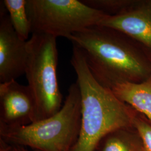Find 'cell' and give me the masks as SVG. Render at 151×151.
<instances>
[{
    "mask_svg": "<svg viewBox=\"0 0 151 151\" xmlns=\"http://www.w3.org/2000/svg\"><path fill=\"white\" fill-rule=\"evenodd\" d=\"M95 151H143L140 135L134 127L115 130L105 135Z\"/></svg>",
    "mask_w": 151,
    "mask_h": 151,
    "instance_id": "30bf717a",
    "label": "cell"
},
{
    "mask_svg": "<svg viewBox=\"0 0 151 151\" xmlns=\"http://www.w3.org/2000/svg\"><path fill=\"white\" fill-rule=\"evenodd\" d=\"M35 120V103L29 87L16 80L0 83V124L24 125Z\"/></svg>",
    "mask_w": 151,
    "mask_h": 151,
    "instance_id": "52a82bcc",
    "label": "cell"
},
{
    "mask_svg": "<svg viewBox=\"0 0 151 151\" xmlns=\"http://www.w3.org/2000/svg\"><path fill=\"white\" fill-rule=\"evenodd\" d=\"M27 10L32 34L67 39L109 16L78 0H27Z\"/></svg>",
    "mask_w": 151,
    "mask_h": 151,
    "instance_id": "5b68a950",
    "label": "cell"
},
{
    "mask_svg": "<svg viewBox=\"0 0 151 151\" xmlns=\"http://www.w3.org/2000/svg\"><path fill=\"white\" fill-rule=\"evenodd\" d=\"M68 39L81 49L92 74L105 88L139 83L151 76V52L124 32L97 25Z\"/></svg>",
    "mask_w": 151,
    "mask_h": 151,
    "instance_id": "6da1fadb",
    "label": "cell"
},
{
    "mask_svg": "<svg viewBox=\"0 0 151 151\" xmlns=\"http://www.w3.org/2000/svg\"><path fill=\"white\" fill-rule=\"evenodd\" d=\"M111 90L120 101L144 115L151 122V76L139 83H118Z\"/></svg>",
    "mask_w": 151,
    "mask_h": 151,
    "instance_id": "9c48e42d",
    "label": "cell"
},
{
    "mask_svg": "<svg viewBox=\"0 0 151 151\" xmlns=\"http://www.w3.org/2000/svg\"></svg>",
    "mask_w": 151,
    "mask_h": 151,
    "instance_id": "9a60e30c",
    "label": "cell"
},
{
    "mask_svg": "<svg viewBox=\"0 0 151 151\" xmlns=\"http://www.w3.org/2000/svg\"><path fill=\"white\" fill-rule=\"evenodd\" d=\"M99 25L124 32L151 52V0H133L124 13L107 16Z\"/></svg>",
    "mask_w": 151,
    "mask_h": 151,
    "instance_id": "ba28073f",
    "label": "cell"
},
{
    "mask_svg": "<svg viewBox=\"0 0 151 151\" xmlns=\"http://www.w3.org/2000/svg\"><path fill=\"white\" fill-rule=\"evenodd\" d=\"M72 45L70 62L80 91L81 119L80 135L71 151H95L100 140L110 132L134 127L137 111L98 82L81 49Z\"/></svg>",
    "mask_w": 151,
    "mask_h": 151,
    "instance_id": "7a4b0ae2",
    "label": "cell"
},
{
    "mask_svg": "<svg viewBox=\"0 0 151 151\" xmlns=\"http://www.w3.org/2000/svg\"><path fill=\"white\" fill-rule=\"evenodd\" d=\"M27 41L17 35L2 1L0 2V83L16 80L25 73Z\"/></svg>",
    "mask_w": 151,
    "mask_h": 151,
    "instance_id": "8992f818",
    "label": "cell"
},
{
    "mask_svg": "<svg viewBox=\"0 0 151 151\" xmlns=\"http://www.w3.org/2000/svg\"><path fill=\"white\" fill-rule=\"evenodd\" d=\"M81 110L80 91L76 82L70 85L58 112L27 125L0 124V139L33 151H71L80 135Z\"/></svg>",
    "mask_w": 151,
    "mask_h": 151,
    "instance_id": "3957f363",
    "label": "cell"
},
{
    "mask_svg": "<svg viewBox=\"0 0 151 151\" xmlns=\"http://www.w3.org/2000/svg\"><path fill=\"white\" fill-rule=\"evenodd\" d=\"M133 126L140 135L143 145V151H151V122L146 116L137 111Z\"/></svg>",
    "mask_w": 151,
    "mask_h": 151,
    "instance_id": "4fadbf2b",
    "label": "cell"
},
{
    "mask_svg": "<svg viewBox=\"0 0 151 151\" xmlns=\"http://www.w3.org/2000/svg\"><path fill=\"white\" fill-rule=\"evenodd\" d=\"M27 50L25 75L34 100L37 122L54 115L63 106L57 77V38L32 33Z\"/></svg>",
    "mask_w": 151,
    "mask_h": 151,
    "instance_id": "277c9868",
    "label": "cell"
},
{
    "mask_svg": "<svg viewBox=\"0 0 151 151\" xmlns=\"http://www.w3.org/2000/svg\"><path fill=\"white\" fill-rule=\"evenodd\" d=\"M86 5L103 12L109 16H116L124 13L133 0H81Z\"/></svg>",
    "mask_w": 151,
    "mask_h": 151,
    "instance_id": "7c38bea8",
    "label": "cell"
},
{
    "mask_svg": "<svg viewBox=\"0 0 151 151\" xmlns=\"http://www.w3.org/2000/svg\"><path fill=\"white\" fill-rule=\"evenodd\" d=\"M0 151H29L27 148L10 145L0 139Z\"/></svg>",
    "mask_w": 151,
    "mask_h": 151,
    "instance_id": "5bb4252c",
    "label": "cell"
},
{
    "mask_svg": "<svg viewBox=\"0 0 151 151\" xmlns=\"http://www.w3.org/2000/svg\"><path fill=\"white\" fill-rule=\"evenodd\" d=\"M2 2L15 31L20 38L27 41L32 33V27L27 10V0H4Z\"/></svg>",
    "mask_w": 151,
    "mask_h": 151,
    "instance_id": "8fae6325",
    "label": "cell"
}]
</instances>
